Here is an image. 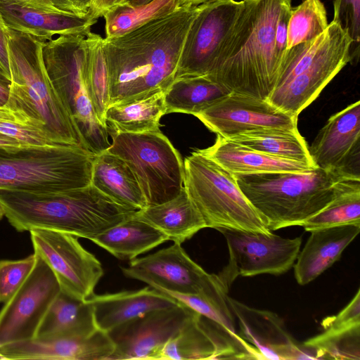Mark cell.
<instances>
[{"mask_svg": "<svg viewBox=\"0 0 360 360\" xmlns=\"http://www.w3.org/2000/svg\"><path fill=\"white\" fill-rule=\"evenodd\" d=\"M198 6H182L123 35L103 39L110 104L166 91Z\"/></svg>", "mask_w": 360, "mask_h": 360, "instance_id": "1", "label": "cell"}, {"mask_svg": "<svg viewBox=\"0 0 360 360\" xmlns=\"http://www.w3.org/2000/svg\"><path fill=\"white\" fill-rule=\"evenodd\" d=\"M284 0H243L235 25L222 44L207 77L231 93L267 100L281 64L275 50V32Z\"/></svg>", "mask_w": 360, "mask_h": 360, "instance_id": "2", "label": "cell"}, {"mask_svg": "<svg viewBox=\"0 0 360 360\" xmlns=\"http://www.w3.org/2000/svg\"><path fill=\"white\" fill-rule=\"evenodd\" d=\"M0 205L19 232L41 228L90 240L137 211L118 204L91 184L56 193L0 189Z\"/></svg>", "mask_w": 360, "mask_h": 360, "instance_id": "3", "label": "cell"}, {"mask_svg": "<svg viewBox=\"0 0 360 360\" xmlns=\"http://www.w3.org/2000/svg\"><path fill=\"white\" fill-rule=\"evenodd\" d=\"M233 174L271 231L302 226L355 181L318 167L303 172Z\"/></svg>", "mask_w": 360, "mask_h": 360, "instance_id": "4", "label": "cell"}, {"mask_svg": "<svg viewBox=\"0 0 360 360\" xmlns=\"http://www.w3.org/2000/svg\"><path fill=\"white\" fill-rule=\"evenodd\" d=\"M44 42L9 29V98L30 115L41 120L64 144L88 150L76 122L48 76L42 54Z\"/></svg>", "mask_w": 360, "mask_h": 360, "instance_id": "5", "label": "cell"}, {"mask_svg": "<svg viewBox=\"0 0 360 360\" xmlns=\"http://www.w3.org/2000/svg\"><path fill=\"white\" fill-rule=\"evenodd\" d=\"M95 157L72 145L0 147V189L56 193L86 186Z\"/></svg>", "mask_w": 360, "mask_h": 360, "instance_id": "6", "label": "cell"}, {"mask_svg": "<svg viewBox=\"0 0 360 360\" xmlns=\"http://www.w3.org/2000/svg\"><path fill=\"white\" fill-rule=\"evenodd\" d=\"M184 187L207 227L269 233L239 188L234 174L199 150L184 162Z\"/></svg>", "mask_w": 360, "mask_h": 360, "instance_id": "7", "label": "cell"}, {"mask_svg": "<svg viewBox=\"0 0 360 360\" xmlns=\"http://www.w3.org/2000/svg\"><path fill=\"white\" fill-rule=\"evenodd\" d=\"M84 35L58 36L44 42L48 76L76 122L88 150L98 155L110 146L107 128L97 118L86 86L88 51Z\"/></svg>", "mask_w": 360, "mask_h": 360, "instance_id": "8", "label": "cell"}, {"mask_svg": "<svg viewBox=\"0 0 360 360\" xmlns=\"http://www.w3.org/2000/svg\"><path fill=\"white\" fill-rule=\"evenodd\" d=\"M108 150L122 159L135 174L148 205L176 197L184 187V162L159 129L111 136Z\"/></svg>", "mask_w": 360, "mask_h": 360, "instance_id": "9", "label": "cell"}, {"mask_svg": "<svg viewBox=\"0 0 360 360\" xmlns=\"http://www.w3.org/2000/svg\"><path fill=\"white\" fill-rule=\"evenodd\" d=\"M121 269L126 277L157 290L181 294L204 293L220 301L227 300L228 290L217 275L206 272L191 259L180 243H174L153 254L134 258Z\"/></svg>", "mask_w": 360, "mask_h": 360, "instance_id": "10", "label": "cell"}, {"mask_svg": "<svg viewBox=\"0 0 360 360\" xmlns=\"http://www.w3.org/2000/svg\"><path fill=\"white\" fill-rule=\"evenodd\" d=\"M217 230L225 237L229 255L228 264L217 275L228 290L239 276L287 272L293 266L302 244L301 237L285 238L272 232Z\"/></svg>", "mask_w": 360, "mask_h": 360, "instance_id": "11", "label": "cell"}, {"mask_svg": "<svg viewBox=\"0 0 360 360\" xmlns=\"http://www.w3.org/2000/svg\"><path fill=\"white\" fill-rule=\"evenodd\" d=\"M353 40L339 22L332 20L325 41L312 62L285 85L273 91L266 101L295 117L319 95L349 62Z\"/></svg>", "mask_w": 360, "mask_h": 360, "instance_id": "12", "label": "cell"}, {"mask_svg": "<svg viewBox=\"0 0 360 360\" xmlns=\"http://www.w3.org/2000/svg\"><path fill=\"white\" fill-rule=\"evenodd\" d=\"M29 231L34 252L51 268L60 291L84 301L91 298L104 271L99 260L82 246L78 237L41 228Z\"/></svg>", "mask_w": 360, "mask_h": 360, "instance_id": "13", "label": "cell"}, {"mask_svg": "<svg viewBox=\"0 0 360 360\" xmlns=\"http://www.w3.org/2000/svg\"><path fill=\"white\" fill-rule=\"evenodd\" d=\"M243 0H208L198 6L186 34L174 79L208 77L221 47L232 30Z\"/></svg>", "mask_w": 360, "mask_h": 360, "instance_id": "14", "label": "cell"}, {"mask_svg": "<svg viewBox=\"0 0 360 360\" xmlns=\"http://www.w3.org/2000/svg\"><path fill=\"white\" fill-rule=\"evenodd\" d=\"M60 292L53 272L37 255L30 274L0 311V347L34 338Z\"/></svg>", "mask_w": 360, "mask_h": 360, "instance_id": "15", "label": "cell"}, {"mask_svg": "<svg viewBox=\"0 0 360 360\" xmlns=\"http://www.w3.org/2000/svg\"><path fill=\"white\" fill-rule=\"evenodd\" d=\"M195 314L179 303L149 311L114 328L107 333L114 345L108 360L160 359L167 341Z\"/></svg>", "mask_w": 360, "mask_h": 360, "instance_id": "16", "label": "cell"}, {"mask_svg": "<svg viewBox=\"0 0 360 360\" xmlns=\"http://www.w3.org/2000/svg\"><path fill=\"white\" fill-rule=\"evenodd\" d=\"M225 139L262 129L297 130V117L266 100L231 93L195 115Z\"/></svg>", "mask_w": 360, "mask_h": 360, "instance_id": "17", "label": "cell"}, {"mask_svg": "<svg viewBox=\"0 0 360 360\" xmlns=\"http://www.w3.org/2000/svg\"><path fill=\"white\" fill-rule=\"evenodd\" d=\"M308 148L316 167L360 180V101L330 116Z\"/></svg>", "mask_w": 360, "mask_h": 360, "instance_id": "18", "label": "cell"}, {"mask_svg": "<svg viewBox=\"0 0 360 360\" xmlns=\"http://www.w3.org/2000/svg\"><path fill=\"white\" fill-rule=\"evenodd\" d=\"M227 302L238 319L240 336L253 345L262 359H317L311 348L295 341L275 313L250 307L229 297Z\"/></svg>", "mask_w": 360, "mask_h": 360, "instance_id": "19", "label": "cell"}, {"mask_svg": "<svg viewBox=\"0 0 360 360\" xmlns=\"http://www.w3.org/2000/svg\"><path fill=\"white\" fill-rule=\"evenodd\" d=\"M114 345L98 330L86 336L34 338L0 347V359L108 360Z\"/></svg>", "mask_w": 360, "mask_h": 360, "instance_id": "20", "label": "cell"}, {"mask_svg": "<svg viewBox=\"0 0 360 360\" xmlns=\"http://www.w3.org/2000/svg\"><path fill=\"white\" fill-rule=\"evenodd\" d=\"M0 11L6 26L46 41L56 35L86 36L98 18L90 11L84 15L64 11H44L0 0Z\"/></svg>", "mask_w": 360, "mask_h": 360, "instance_id": "21", "label": "cell"}, {"mask_svg": "<svg viewBox=\"0 0 360 360\" xmlns=\"http://www.w3.org/2000/svg\"><path fill=\"white\" fill-rule=\"evenodd\" d=\"M87 300L92 304L98 329L105 333L146 313L172 307L179 303L149 285L136 290L94 294Z\"/></svg>", "mask_w": 360, "mask_h": 360, "instance_id": "22", "label": "cell"}, {"mask_svg": "<svg viewBox=\"0 0 360 360\" xmlns=\"http://www.w3.org/2000/svg\"><path fill=\"white\" fill-rule=\"evenodd\" d=\"M360 225L347 224L310 231L311 235L293 265L297 282L307 285L339 260L356 237Z\"/></svg>", "mask_w": 360, "mask_h": 360, "instance_id": "23", "label": "cell"}, {"mask_svg": "<svg viewBox=\"0 0 360 360\" xmlns=\"http://www.w3.org/2000/svg\"><path fill=\"white\" fill-rule=\"evenodd\" d=\"M200 153L233 174L303 172L316 167L306 162L272 156L217 135L215 143Z\"/></svg>", "mask_w": 360, "mask_h": 360, "instance_id": "24", "label": "cell"}, {"mask_svg": "<svg viewBox=\"0 0 360 360\" xmlns=\"http://www.w3.org/2000/svg\"><path fill=\"white\" fill-rule=\"evenodd\" d=\"M134 216L160 231L168 240L180 244L207 227L184 187L176 197L160 204L148 205L136 211Z\"/></svg>", "mask_w": 360, "mask_h": 360, "instance_id": "25", "label": "cell"}, {"mask_svg": "<svg viewBox=\"0 0 360 360\" xmlns=\"http://www.w3.org/2000/svg\"><path fill=\"white\" fill-rule=\"evenodd\" d=\"M91 184L126 207L139 210L148 206L131 169L122 159L108 150L96 155Z\"/></svg>", "mask_w": 360, "mask_h": 360, "instance_id": "26", "label": "cell"}, {"mask_svg": "<svg viewBox=\"0 0 360 360\" xmlns=\"http://www.w3.org/2000/svg\"><path fill=\"white\" fill-rule=\"evenodd\" d=\"M165 91L110 104L105 115L108 134L159 129L160 120L166 114Z\"/></svg>", "mask_w": 360, "mask_h": 360, "instance_id": "27", "label": "cell"}, {"mask_svg": "<svg viewBox=\"0 0 360 360\" xmlns=\"http://www.w3.org/2000/svg\"><path fill=\"white\" fill-rule=\"evenodd\" d=\"M98 330L90 302L60 291L49 307L35 338L86 336Z\"/></svg>", "mask_w": 360, "mask_h": 360, "instance_id": "28", "label": "cell"}, {"mask_svg": "<svg viewBox=\"0 0 360 360\" xmlns=\"http://www.w3.org/2000/svg\"><path fill=\"white\" fill-rule=\"evenodd\" d=\"M91 240L119 259L131 260L165 243L168 238L160 231L133 216L108 229Z\"/></svg>", "mask_w": 360, "mask_h": 360, "instance_id": "29", "label": "cell"}, {"mask_svg": "<svg viewBox=\"0 0 360 360\" xmlns=\"http://www.w3.org/2000/svg\"><path fill=\"white\" fill-rule=\"evenodd\" d=\"M231 93L207 77H178L165 91L166 114L182 112L195 116Z\"/></svg>", "mask_w": 360, "mask_h": 360, "instance_id": "30", "label": "cell"}, {"mask_svg": "<svg viewBox=\"0 0 360 360\" xmlns=\"http://www.w3.org/2000/svg\"><path fill=\"white\" fill-rule=\"evenodd\" d=\"M226 139L272 156L313 164L307 142L298 129H262Z\"/></svg>", "mask_w": 360, "mask_h": 360, "instance_id": "31", "label": "cell"}, {"mask_svg": "<svg viewBox=\"0 0 360 360\" xmlns=\"http://www.w3.org/2000/svg\"><path fill=\"white\" fill-rule=\"evenodd\" d=\"M182 6L184 5L181 0H153L137 6L117 5L103 16L105 22V38L123 35Z\"/></svg>", "mask_w": 360, "mask_h": 360, "instance_id": "32", "label": "cell"}, {"mask_svg": "<svg viewBox=\"0 0 360 360\" xmlns=\"http://www.w3.org/2000/svg\"><path fill=\"white\" fill-rule=\"evenodd\" d=\"M0 134L16 139L25 146L64 144L41 120L30 115L10 98L6 104L0 105Z\"/></svg>", "mask_w": 360, "mask_h": 360, "instance_id": "33", "label": "cell"}, {"mask_svg": "<svg viewBox=\"0 0 360 360\" xmlns=\"http://www.w3.org/2000/svg\"><path fill=\"white\" fill-rule=\"evenodd\" d=\"M103 39L91 32L85 37L88 51L85 82L94 111L100 122L106 127L105 115L110 104V94Z\"/></svg>", "mask_w": 360, "mask_h": 360, "instance_id": "34", "label": "cell"}, {"mask_svg": "<svg viewBox=\"0 0 360 360\" xmlns=\"http://www.w3.org/2000/svg\"><path fill=\"white\" fill-rule=\"evenodd\" d=\"M347 224L360 225V180L349 186L326 207L306 220L307 231Z\"/></svg>", "mask_w": 360, "mask_h": 360, "instance_id": "35", "label": "cell"}, {"mask_svg": "<svg viewBox=\"0 0 360 360\" xmlns=\"http://www.w3.org/2000/svg\"><path fill=\"white\" fill-rule=\"evenodd\" d=\"M328 26L326 8L321 0H304L291 9L286 50L313 41Z\"/></svg>", "mask_w": 360, "mask_h": 360, "instance_id": "36", "label": "cell"}, {"mask_svg": "<svg viewBox=\"0 0 360 360\" xmlns=\"http://www.w3.org/2000/svg\"><path fill=\"white\" fill-rule=\"evenodd\" d=\"M303 345L315 352L317 359L359 360L360 326L333 335L321 333Z\"/></svg>", "mask_w": 360, "mask_h": 360, "instance_id": "37", "label": "cell"}, {"mask_svg": "<svg viewBox=\"0 0 360 360\" xmlns=\"http://www.w3.org/2000/svg\"><path fill=\"white\" fill-rule=\"evenodd\" d=\"M37 255L33 253L18 260H0V302L15 293L32 270Z\"/></svg>", "mask_w": 360, "mask_h": 360, "instance_id": "38", "label": "cell"}, {"mask_svg": "<svg viewBox=\"0 0 360 360\" xmlns=\"http://www.w3.org/2000/svg\"><path fill=\"white\" fill-rule=\"evenodd\" d=\"M325 335H333L360 326V290L337 315L324 319L321 323Z\"/></svg>", "mask_w": 360, "mask_h": 360, "instance_id": "39", "label": "cell"}, {"mask_svg": "<svg viewBox=\"0 0 360 360\" xmlns=\"http://www.w3.org/2000/svg\"><path fill=\"white\" fill-rule=\"evenodd\" d=\"M334 18L359 49L360 0H334Z\"/></svg>", "mask_w": 360, "mask_h": 360, "instance_id": "40", "label": "cell"}, {"mask_svg": "<svg viewBox=\"0 0 360 360\" xmlns=\"http://www.w3.org/2000/svg\"><path fill=\"white\" fill-rule=\"evenodd\" d=\"M291 9V0H284L279 12L276 26L275 50L277 58L281 64H282L286 51L288 25Z\"/></svg>", "mask_w": 360, "mask_h": 360, "instance_id": "41", "label": "cell"}, {"mask_svg": "<svg viewBox=\"0 0 360 360\" xmlns=\"http://www.w3.org/2000/svg\"><path fill=\"white\" fill-rule=\"evenodd\" d=\"M60 11L84 15L91 11V0H51Z\"/></svg>", "mask_w": 360, "mask_h": 360, "instance_id": "42", "label": "cell"}, {"mask_svg": "<svg viewBox=\"0 0 360 360\" xmlns=\"http://www.w3.org/2000/svg\"><path fill=\"white\" fill-rule=\"evenodd\" d=\"M8 30L0 11V66L11 79L7 50Z\"/></svg>", "mask_w": 360, "mask_h": 360, "instance_id": "43", "label": "cell"}, {"mask_svg": "<svg viewBox=\"0 0 360 360\" xmlns=\"http://www.w3.org/2000/svg\"><path fill=\"white\" fill-rule=\"evenodd\" d=\"M22 6L44 11H62L56 8L51 0H7ZM65 12V11H64Z\"/></svg>", "mask_w": 360, "mask_h": 360, "instance_id": "44", "label": "cell"}, {"mask_svg": "<svg viewBox=\"0 0 360 360\" xmlns=\"http://www.w3.org/2000/svg\"><path fill=\"white\" fill-rule=\"evenodd\" d=\"M116 6L117 0H91V11L98 18L103 17Z\"/></svg>", "mask_w": 360, "mask_h": 360, "instance_id": "45", "label": "cell"}, {"mask_svg": "<svg viewBox=\"0 0 360 360\" xmlns=\"http://www.w3.org/2000/svg\"><path fill=\"white\" fill-rule=\"evenodd\" d=\"M0 147L18 148L27 146L22 145L18 141L13 138L0 134Z\"/></svg>", "mask_w": 360, "mask_h": 360, "instance_id": "46", "label": "cell"}, {"mask_svg": "<svg viewBox=\"0 0 360 360\" xmlns=\"http://www.w3.org/2000/svg\"><path fill=\"white\" fill-rule=\"evenodd\" d=\"M10 82L0 79V105L7 103L10 96Z\"/></svg>", "mask_w": 360, "mask_h": 360, "instance_id": "47", "label": "cell"}, {"mask_svg": "<svg viewBox=\"0 0 360 360\" xmlns=\"http://www.w3.org/2000/svg\"><path fill=\"white\" fill-rule=\"evenodd\" d=\"M153 0H117V5L137 6L147 4Z\"/></svg>", "mask_w": 360, "mask_h": 360, "instance_id": "48", "label": "cell"}, {"mask_svg": "<svg viewBox=\"0 0 360 360\" xmlns=\"http://www.w3.org/2000/svg\"><path fill=\"white\" fill-rule=\"evenodd\" d=\"M184 6H198L208 0H181Z\"/></svg>", "mask_w": 360, "mask_h": 360, "instance_id": "49", "label": "cell"}, {"mask_svg": "<svg viewBox=\"0 0 360 360\" xmlns=\"http://www.w3.org/2000/svg\"><path fill=\"white\" fill-rule=\"evenodd\" d=\"M0 79L11 82V79L6 74V72L4 71V70L2 69V68L1 66H0Z\"/></svg>", "mask_w": 360, "mask_h": 360, "instance_id": "50", "label": "cell"}, {"mask_svg": "<svg viewBox=\"0 0 360 360\" xmlns=\"http://www.w3.org/2000/svg\"><path fill=\"white\" fill-rule=\"evenodd\" d=\"M4 217V211L2 208V207L0 205V221L2 219V218Z\"/></svg>", "mask_w": 360, "mask_h": 360, "instance_id": "51", "label": "cell"}]
</instances>
